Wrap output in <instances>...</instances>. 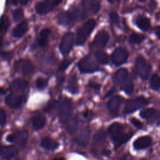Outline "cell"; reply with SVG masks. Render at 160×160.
<instances>
[{"mask_svg":"<svg viewBox=\"0 0 160 160\" xmlns=\"http://www.w3.org/2000/svg\"><path fill=\"white\" fill-rule=\"evenodd\" d=\"M91 130L89 127L84 128L77 136L76 142L78 146L81 147L86 146L89 141Z\"/></svg>","mask_w":160,"mask_h":160,"instance_id":"12","label":"cell"},{"mask_svg":"<svg viewBox=\"0 0 160 160\" xmlns=\"http://www.w3.org/2000/svg\"><path fill=\"white\" fill-rule=\"evenodd\" d=\"M109 18L112 23L117 24L119 22V17L118 14L115 12H112L109 14Z\"/></svg>","mask_w":160,"mask_h":160,"instance_id":"37","label":"cell"},{"mask_svg":"<svg viewBox=\"0 0 160 160\" xmlns=\"http://www.w3.org/2000/svg\"><path fill=\"white\" fill-rule=\"evenodd\" d=\"M56 6H57L54 0H43L36 4L35 9L39 14L44 15L51 12Z\"/></svg>","mask_w":160,"mask_h":160,"instance_id":"10","label":"cell"},{"mask_svg":"<svg viewBox=\"0 0 160 160\" xmlns=\"http://www.w3.org/2000/svg\"><path fill=\"white\" fill-rule=\"evenodd\" d=\"M41 146L48 150H54L58 148L59 144L50 138L44 137L41 141Z\"/></svg>","mask_w":160,"mask_h":160,"instance_id":"26","label":"cell"},{"mask_svg":"<svg viewBox=\"0 0 160 160\" xmlns=\"http://www.w3.org/2000/svg\"><path fill=\"white\" fill-rule=\"evenodd\" d=\"M6 22L4 18H2V19L0 20V31L3 29L4 28L6 27Z\"/></svg>","mask_w":160,"mask_h":160,"instance_id":"41","label":"cell"},{"mask_svg":"<svg viewBox=\"0 0 160 160\" xmlns=\"http://www.w3.org/2000/svg\"><path fill=\"white\" fill-rule=\"evenodd\" d=\"M1 131H0V137H1Z\"/></svg>","mask_w":160,"mask_h":160,"instance_id":"48","label":"cell"},{"mask_svg":"<svg viewBox=\"0 0 160 160\" xmlns=\"http://www.w3.org/2000/svg\"><path fill=\"white\" fill-rule=\"evenodd\" d=\"M152 139L149 136H144L138 138L133 142V146L134 149L139 150L148 148L151 145Z\"/></svg>","mask_w":160,"mask_h":160,"instance_id":"17","label":"cell"},{"mask_svg":"<svg viewBox=\"0 0 160 160\" xmlns=\"http://www.w3.org/2000/svg\"><path fill=\"white\" fill-rule=\"evenodd\" d=\"M106 139V135L103 131H98L94 135L93 142L96 144H100L105 142Z\"/></svg>","mask_w":160,"mask_h":160,"instance_id":"31","label":"cell"},{"mask_svg":"<svg viewBox=\"0 0 160 160\" xmlns=\"http://www.w3.org/2000/svg\"><path fill=\"white\" fill-rule=\"evenodd\" d=\"M5 101L6 104L11 108H17L21 106L22 99L20 96L15 94H11L6 98Z\"/></svg>","mask_w":160,"mask_h":160,"instance_id":"21","label":"cell"},{"mask_svg":"<svg viewBox=\"0 0 160 160\" xmlns=\"http://www.w3.org/2000/svg\"><path fill=\"white\" fill-rule=\"evenodd\" d=\"M130 121H131V123H132L134 126H135L136 128H139V129H141V128H142V122H141L139 120H138V119H136V118H132L131 119Z\"/></svg>","mask_w":160,"mask_h":160,"instance_id":"40","label":"cell"},{"mask_svg":"<svg viewBox=\"0 0 160 160\" xmlns=\"http://www.w3.org/2000/svg\"><path fill=\"white\" fill-rule=\"evenodd\" d=\"M95 57L98 62L102 64H108L109 62V58L106 52L102 50H98L95 53Z\"/></svg>","mask_w":160,"mask_h":160,"instance_id":"28","label":"cell"},{"mask_svg":"<svg viewBox=\"0 0 160 160\" xmlns=\"http://www.w3.org/2000/svg\"><path fill=\"white\" fill-rule=\"evenodd\" d=\"M12 16H13V19L15 21H18L21 20L24 16V12H23L22 9H21L20 8L15 9L13 11Z\"/></svg>","mask_w":160,"mask_h":160,"instance_id":"34","label":"cell"},{"mask_svg":"<svg viewBox=\"0 0 160 160\" xmlns=\"http://www.w3.org/2000/svg\"><path fill=\"white\" fill-rule=\"evenodd\" d=\"M159 31H160V29H159V27L158 26L156 29V36H158V38H159Z\"/></svg>","mask_w":160,"mask_h":160,"instance_id":"45","label":"cell"},{"mask_svg":"<svg viewBox=\"0 0 160 160\" xmlns=\"http://www.w3.org/2000/svg\"><path fill=\"white\" fill-rule=\"evenodd\" d=\"M71 63V61L69 60V59H65L64 61H62L61 64H59V68H58V71L60 72H62L64 71L68 66Z\"/></svg>","mask_w":160,"mask_h":160,"instance_id":"36","label":"cell"},{"mask_svg":"<svg viewBox=\"0 0 160 160\" xmlns=\"http://www.w3.org/2000/svg\"><path fill=\"white\" fill-rule=\"evenodd\" d=\"M145 39L143 34L138 33H133L129 38V42L132 44H138L142 42Z\"/></svg>","mask_w":160,"mask_h":160,"instance_id":"30","label":"cell"},{"mask_svg":"<svg viewBox=\"0 0 160 160\" xmlns=\"http://www.w3.org/2000/svg\"><path fill=\"white\" fill-rule=\"evenodd\" d=\"M17 160H21V159H17Z\"/></svg>","mask_w":160,"mask_h":160,"instance_id":"50","label":"cell"},{"mask_svg":"<svg viewBox=\"0 0 160 160\" xmlns=\"http://www.w3.org/2000/svg\"><path fill=\"white\" fill-rule=\"evenodd\" d=\"M128 75L127 69L121 68L118 69L113 76V82L116 85H122L126 81Z\"/></svg>","mask_w":160,"mask_h":160,"instance_id":"18","label":"cell"},{"mask_svg":"<svg viewBox=\"0 0 160 160\" xmlns=\"http://www.w3.org/2000/svg\"><path fill=\"white\" fill-rule=\"evenodd\" d=\"M57 111L58 114L61 121H66V119L70 116L72 111L71 101L68 98L61 99L58 104Z\"/></svg>","mask_w":160,"mask_h":160,"instance_id":"6","label":"cell"},{"mask_svg":"<svg viewBox=\"0 0 160 160\" xmlns=\"http://www.w3.org/2000/svg\"><path fill=\"white\" fill-rule=\"evenodd\" d=\"M29 1H30V0H19L21 4H22V5H26V4H27L29 2Z\"/></svg>","mask_w":160,"mask_h":160,"instance_id":"43","label":"cell"},{"mask_svg":"<svg viewBox=\"0 0 160 160\" xmlns=\"http://www.w3.org/2000/svg\"><path fill=\"white\" fill-rule=\"evenodd\" d=\"M74 41L75 36L72 32H69L64 34L59 44V50L63 56H66L69 53Z\"/></svg>","mask_w":160,"mask_h":160,"instance_id":"5","label":"cell"},{"mask_svg":"<svg viewBox=\"0 0 160 160\" xmlns=\"http://www.w3.org/2000/svg\"><path fill=\"white\" fill-rule=\"evenodd\" d=\"M68 89L69 91L72 92V93L77 92L78 91V86H77V82L76 81V78L74 77L71 78L69 81V86H68Z\"/></svg>","mask_w":160,"mask_h":160,"instance_id":"33","label":"cell"},{"mask_svg":"<svg viewBox=\"0 0 160 160\" xmlns=\"http://www.w3.org/2000/svg\"><path fill=\"white\" fill-rule=\"evenodd\" d=\"M6 119H7V116H6V111L3 109L0 108V125L1 126L4 125L6 122Z\"/></svg>","mask_w":160,"mask_h":160,"instance_id":"38","label":"cell"},{"mask_svg":"<svg viewBox=\"0 0 160 160\" xmlns=\"http://www.w3.org/2000/svg\"><path fill=\"white\" fill-rule=\"evenodd\" d=\"M136 26L143 31H148L151 28L150 19L145 16L139 15L135 19Z\"/></svg>","mask_w":160,"mask_h":160,"instance_id":"16","label":"cell"},{"mask_svg":"<svg viewBox=\"0 0 160 160\" xmlns=\"http://www.w3.org/2000/svg\"><path fill=\"white\" fill-rule=\"evenodd\" d=\"M121 104V99L119 96H116L112 97L108 103V108L110 113L116 114L118 112Z\"/></svg>","mask_w":160,"mask_h":160,"instance_id":"20","label":"cell"},{"mask_svg":"<svg viewBox=\"0 0 160 160\" xmlns=\"http://www.w3.org/2000/svg\"><path fill=\"white\" fill-rule=\"evenodd\" d=\"M66 130L69 134H73L76 132L78 125V121L76 116H69L66 119Z\"/></svg>","mask_w":160,"mask_h":160,"instance_id":"19","label":"cell"},{"mask_svg":"<svg viewBox=\"0 0 160 160\" xmlns=\"http://www.w3.org/2000/svg\"><path fill=\"white\" fill-rule=\"evenodd\" d=\"M78 68L82 73L93 72L99 70V66L95 60L90 56H87L81 59L78 64Z\"/></svg>","mask_w":160,"mask_h":160,"instance_id":"4","label":"cell"},{"mask_svg":"<svg viewBox=\"0 0 160 160\" xmlns=\"http://www.w3.org/2000/svg\"><path fill=\"white\" fill-rule=\"evenodd\" d=\"M108 132L116 146H119L126 142L130 138L123 126L118 122H114L110 125L108 129Z\"/></svg>","mask_w":160,"mask_h":160,"instance_id":"1","label":"cell"},{"mask_svg":"<svg viewBox=\"0 0 160 160\" xmlns=\"http://www.w3.org/2000/svg\"><path fill=\"white\" fill-rule=\"evenodd\" d=\"M51 29L49 28L43 29L39 33V36L38 39V45L41 47H45L48 42L49 38L51 35Z\"/></svg>","mask_w":160,"mask_h":160,"instance_id":"25","label":"cell"},{"mask_svg":"<svg viewBox=\"0 0 160 160\" xmlns=\"http://www.w3.org/2000/svg\"><path fill=\"white\" fill-rule=\"evenodd\" d=\"M5 93H6V90L2 88H0V94H5Z\"/></svg>","mask_w":160,"mask_h":160,"instance_id":"46","label":"cell"},{"mask_svg":"<svg viewBox=\"0 0 160 160\" xmlns=\"http://www.w3.org/2000/svg\"><path fill=\"white\" fill-rule=\"evenodd\" d=\"M11 85L12 89L17 92H24L28 88V82L21 78L14 80Z\"/></svg>","mask_w":160,"mask_h":160,"instance_id":"22","label":"cell"},{"mask_svg":"<svg viewBox=\"0 0 160 160\" xmlns=\"http://www.w3.org/2000/svg\"><path fill=\"white\" fill-rule=\"evenodd\" d=\"M109 38V36L108 32L104 30H101L99 31L94 37L93 41L94 45L100 48H104L106 46Z\"/></svg>","mask_w":160,"mask_h":160,"instance_id":"13","label":"cell"},{"mask_svg":"<svg viewBox=\"0 0 160 160\" xmlns=\"http://www.w3.org/2000/svg\"><path fill=\"white\" fill-rule=\"evenodd\" d=\"M135 69L140 78L145 80L149 76L151 71V66L142 56H139L135 60Z\"/></svg>","mask_w":160,"mask_h":160,"instance_id":"3","label":"cell"},{"mask_svg":"<svg viewBox=\"0 0 160 160\" xmlns=\"http://www.w3.org/2000/svg\"><path fill=\"white\" fill-rule=\"evenodd\" d=\"M47 84H48L47 80L42 78H38L36 81V84L37 88L40 89L44 88L47 86Z\"/></svg>","mask_w":160,"mask_h":160,"instance_id":"35","label":"cell"},{"mask_svg":"<svg viewBox=\"0 0 160 160\" xmlns=\"http://www.w3.org/2000/svg\"><path fill=\"white\" fill-rule=\"evenodd\" d=\"M31 122L33 128L38 130L44 127L46 122V118L41 114H37L32 118Z\"/></svg>","mask_w":160,"mask_h":160,"instance_id":"24","label":"cell"},{"mask_svg":"<svg viewBox=\"0 0 160 160\" xmlns=\"http://www.w3.org/2000/svg\"><path fill=\"white\" fill-rule=\"evenodd\" d=\"M108 1L111 4H114L119 1V0H108Z\"/></svg>","mask_w":160,"mask_h":160,"instance_id":"44","label":"cell"},{"mask_svg":"<svg viewBox=\"0 0 160 160\" xmlns=\"http://www.w3.org/2000/svg\"><path fill=\"white\" fill-rule=\"evenodd\" d=\"M138 1H139L140 2H144V1H146V0H138Z\"/></svg>","mask_w":160,"mask_h":160,"instance_id":"47","label":"cell"},{"mask_svg":"<svg viewBox=\"0 0 160 160\" xmlns=\"http://www.w3.org/2000/svg\"><path fill=\"white\" fill-rule=\"evenodd\" d=\"M83 9L86 14H94L100 9V2L98 0H82Z\"/></svg>","mask_w":160,"mask_h":160,"instance_id":"11","label":"cell"},{"mask_svg":"<svg viewBox=\"0 0 160 160\" xmlns=\"http://www.w3.org/2000/svg\"><path fill=\"white\" fill-rule=\"evenodd\" d=\"M124 91L129 94H131L134 90V84L131 82H128L125 86H124Z\"/></svg>","mask_w":160,"mask_h":160,"instance_id":"39","label":"cell"},{"mask_svg":"<svg viewBox=\"0 0 160 160\" xmlns=\"http://www.w3.org/2000/svg\"><path fill=\"white\" fill-rule=\"evenodd\" d=\"M157 114V111L153 108L146 109L141 111L140 116L146 119H150L153 118Z\"/></svg>","mask_w":160,"mask_h":160,"instance_id":"29","label":"cell"},{"mask_svg":"<svg viewBox=\"0 0 160 160\" xmlns=\"http://www.w3.org/2000/svg\"><path fill=\"white\" fill-rule=\"evenodd\" d=\"M129 56L128 51L123 48H116L111 54V59L112 62L116 66L124 64Z\"/></svg>","mask_w":160,"mask_h":160,"instance_id":"8","label":"cell"},{"mask_svg":"<svg viewBox=\"0 0 160 160\" xmlns=\"http://www.w3.org/2000/svg\"><path fill=\"white\" fill-rule=\"evenodd\" d=\"M17 68L20 69L21 73L24 76H29L33 72V66L32 63L27 59L21 60L18 62Z\"/></svg>","mask_w":160,"mask_h":160,"instance_id":"15","label":"cell"},{"mask_svg":"<svg viewBox=\"0 0 160 160\" xmlns=\"http://www.w3.org/2000/svg\"><path fill=\"white\" fill-rule=\"evenodd\" d=\"M28 24L26 21H22L19 24H18L16 27L14 29L12 32V35L15 38L22 37L28 30Z\"/></svg>","mask_w":160,"mask_h":160,"instance_id":"23","label":"cell"},{"mask_svg":"<svg viewBox=\"0 0 160 160\" xmlns=\"http://www.w3.org/2000/svg\"><path fill=\"white\" fill-rule=\"evenodd\" d=\"M6 139L9 142H13L15 140V135H14V134H9L7 136Z\"/></svg>","mask_w":160,"mask_h":160,"instance_id":"42","label":"cell"},{"mask_svg":"<svg viewBox=\"0 0 160 160\" xmlns=\"http://www.w3.org/2000/svg\"><path fill=\"white\" fill-rule=\"evenodd\" d=\"M95 26L96 21L93 19H91L86 21L78 29L76 36V44L77 46H81L86 42Z\"/></svg>","mask_w":160,"mask_h":160,"instance_id":"2","label":"cell"},{"mask_svg":"<svg viewBox=\"0 0 160 160\" xmlns=\"http://www.w3.org/2000/svg\"><path fill=\"white\" fill-rule=\"evenodd\" d=\"M60 160H64V159H60Z\"/></svg>","mask_w":160,"mask_h":160,"instance_id":"49","label":"cell"},{"mask_svg":"<svg viewBox=\"0 0 160 160\" xmlns=\"http://www.w3.org/2000/svg\"><path fill=\"white\" fill-rule=\"evenodd\" d=\"M159 84H160V80H159V76L157 74H153L150 81L151 88L153 90L158 91L159 89Z\"/></svg>","mask_w":160,"mask_h":160,"instance_id":"32","label":"cell"},{"mask_svg":"<svg viewBox=\"0 0 160 160\" xmlns=\"http://www.w3.org/2000/svg\"><path fill=\"white\" fill-rule=\"evenodd\" d=\"M148 104V101L146 98L142 96L138 97L135 99L128 101L124 106L123 111L126 114L131 113Z\"/></svg>","mask_w":160,"mask_h":160,"instance_id":"7","label":"cell"},{"mask_svg":"<svg viewBox=\"0 0 160 160\" xmlns=\"http://www.w3.org/2000/svg\"><path fill=\"white\" fill-rule=\"evenodd\" d=\"M28 131L26 130H22L18 132V134L15 136V141L18 144V145L23 148L26 146L27 140H28Z\"/></svg>","mask_w":160,"mask_h":160,"instance_id":"27","label":"cell"},{"mask_svg":"<svg viewBox=\"0 0 160 160\" xmlns=\"http://www.w3.org/2000/svg\"><path fill=\"white\" fill-rule=\"evenodd\" d=\"M57 20L59 24L66 26L72 22L77 21L76 14L74 9L71 8L68 11H63L58 14Z\"/></svg>","mask_w":160,"mask_h":160,"instance_id":"9","label":"cell"},{"mask_svg":"<svg viewBox=\"0 0 160 160\" xmlns=\"http://www.w3.org/2000/svg\"><path fill=\"white\" fill-rule=\"evenodd\" d=\"M18 153V149L14 146L0 145V156L4 159H10Z\"/></svg>","mask_w":160,"mask_h":160,"instance_id":"14","label":"cell"}]
</instances>
